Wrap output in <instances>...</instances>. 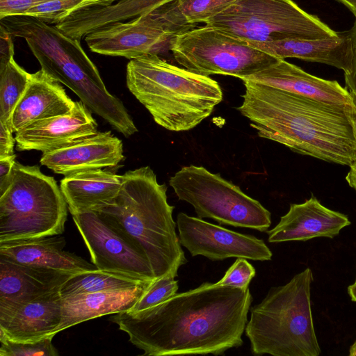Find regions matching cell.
<instances>
[{"mask_svg":"<svg viewBox=\"0 0 356 356\" xmlns=\"http://www.w3.org/2000/svg\"><path fill=\"white\" fill-rule=\"evenodd\" d=\"M252 297L204 282L146 309L115 314L112 321L143 355H224L241 347Z\"/></svg>","mask_w":356,"mask_h":356,"instance_id":"1","label":"cell"},{"mask_svg":"<svg viewBox=\"0 0 356 356\" xmlns=\"http://www.w3.org/2000/svg\"><path fill=\"white\" fill-rule=\"evenodd\" d=\"M242 81L245 91L237 110L250 120L259 137L327 162L348 166L356 162L352 107Z\"/></svg>","mask_w":356,"mask_h":356,"instance_id":"2","label":"cell"},{"mask_svg":"<svg viewBox=\"0 0 356 356\" xmlns=\"http://www.w3.org/2000/svg\"><path fill=\"white\" fill-rule=\"evenodd\" d=\"M120 192L113 202L98 212L109 225L147 259L155 278L177 277L187 263L167 200V186L160 184L149 167L122 175Z\"/></svg>","mask_w":356,"mask_h":356,"instance_id":"3","label":"cell"},{"mask_svg":"<svg viewBox=\"0 0 356 356\" xmlns=\"http://www.w3.org/2000/svg\"><path fill=\"white\" fill-rule=\"evenodd\" d=\"M0 21L13 37L26 40L41 70L72 90L92 113L127 138L138 131L123 103L106 89L79 40L31 16H10Z\"/></svg>","mask_w":356,"mask_h":356,"instance_id":"4","label":"cell"},{"mask_svg":"<svg viewBox=\"0 0 356 356\" xmlns=\"http://www.w3.org/2000/svg\"><path fill=\"white\" fill-rule=\"evenodd\" d=\"M127 86L159 125L188 131L209 117L222 100L218 83L168 63L157 54L131 59Z\"/></svg>","mask_w":356,"mask_h":356,"instance_id":"5","label":"cell"},{"mask_svg":"<svg viewBox=\"0 0 356 356\" xmlns=\"http://www.w3.org/2000/svg\"><path fill=\"white\" fill-rule=\"evenodd\" d=\"M309 268L284 285L272 287L250 309L245 333L254 355L318 356L321 350L314 330Z\"/></svg>","mask_w":356,"mask_h":356,"instance_id":"6","label":"cell"},{"mask_svg":"<svg viewBox=\"0 0 356 356\" xmlns=\"http://www.w3.org/2000/svg\"><path fill=\"white\" fill-rule=\"evenodd\" d=\"M67 208L53 177L16 161L10 184L0 195V242L63 234Z\"/></svg>","mask_w":356,"mask_h":356,"instance_id":"7","label":"cell"},{"mask_svg":"<svg viewBox=\"0 0 356 356\" xmlns=\"http://www.w3.org/2000/svg\"><path fill=\"white\" fill-rule=\"evenodd\" d=\"M204 23L245 41L322 39L339 35L292 0H235Z\"/></svg>","mask_w":356,"mask_h":356,"instance_id":"8","label":"cell"},{"mask_svg":"<svg viewBox=\"0 0 356 356\" xmlns=\"http://www.w3.org/2000/svg\"><path fill=\"white\" fill-rule=\"evenodd\" d=\"M169 184L180 200L193 207L200 218L262 232L271 225L270 211L259 201L202 166L183 167L170 178Z\"/></svg>","mask_w":356,"mask_h":356,"instance_id":"9","label":"cell"},{"mask_svg":"<svg viewBox=\"0 0 356 356\" xmlns=\"http://www.w3.org/2000/svg\"><path fill=\"white\" fill-rule=\"evenodd\" d=\"M169 49L184 68L204 76L222 74L241 79L280 60L207 25L175 35Z\"/></svg>","mask_w":356,"mask_h":356,"instance_id":"10","label":"cell"},{"mask_svg":"<svg viewBox=\"0 0 356 356\" xmlns=\"http://www.w3.org/2000/svg\"><path fill=\"white\" fill-rule=\"evenodd\" d=\"M72 216L90 254L92 262L99 270L144 281L156 279L145 257L98 212Z\"/></svg>","mask_w":356,"mask_h":356,"instance_id":"11","label":"cell"},{"mask_svg":"<svg viewBox=\"0 0 356 356\" xmlns=\"http://www.w3.org/2000/svg\"><path fill=\"white\" fill-rule=\"evenodd\" d=\"M176 224L181 245L193 257L201 255L212 261L230 257L260 261L272 259L270 248L254 236L236 232L183 212L177 214Z\"/></svg>","mask_w":356,"mask_h":356,"instance_id":"12","label":"cell"},{"mask_svg":"<svg viewBox=\"0 0 356 356\" xmlns=\"http://www.w3.org/2000/svg\"><path fill=\"white\" fill-rule=\"evenodd\" d=\"M175 35L152 12L129 22L109 24L87 34L86 42L95 53L129 59L159 54Z\"/></svg>","mask_w":356,"mask_h":356,"instance_id":"13","label":"cell"},{"mask_svg":"<svg viewBox=\"0 0 356 356\" xmlns=\"http://www.w3.org/2000/svg\"><path fill=\"white\" fill-rule=\"evenodd\" d=\"M98 133L91 111L80 100L65 114L35 121L15 132L19 151L56 150Z\"/></svg>","mask_w":356,"mask_h":356,"instance_id":"14","label":"cell"},{"mask_svg":"<svg viewBox=\"0 0 356 356\" xmlns=\"http://www.w3.org/2000/svg\"><path fill=\"white\" fill-rule=\"evenodd\" d=\"M124 156L123 144L111 131L99 132L72 145L43 153L40 163L65 176L117 166Z\"/></svg>","mask_w":356,"mask_h":356,"instance_id":"15","label":"cell"},{"mask_svg":"<svg viewBox=\"0 0 356 356\" xmlns=\"http://www.w3.org/2000/svg\"><path fill=\"white\" fill-rule=\"evenodd\" d=\"M347 216L323 206L314 196L301 204H291L277 225L266 231L269 243L332 238L350 225Z\"/></svg>","mask_w":356,"mask_h":356,"instance_id":"16","label":"cell"},{"mask_svg":"<svg viewBox=\"0 0 356 356\" xmlns=\"http://www.w3.org/2000/svg\"><path fill=\"white\" fill-rule=\"evenodd\" d=\"M62 319L60 291L19 304L0 313V337L33 342L55 336Z\"/></svg>","mask_w":356,"mask_h":356,"instance_id":"17","label":"cell"},{"mask_svg":"<svg viewBox=\"0 0 356 356\" xmlns=\"http://www.w3.org/2000/svg\"><path fill=\"white\" fill-rule=\"evenodd\" d=\"M72 275L20 264L0 257V313L60 291Z\"/></svg>","mask_w":356,"mask_h":356,"instance_id":"18","label":"cell"},{"mask_svg":"<svg viewBox=\"0 0 356 356\" xmlns=\"http://www.w3.org/2000/svg\"><path fill=\"white\" fill-rule=\"evenodd\" d=\"M302 95L324 103L352 107L350 92L337 81L312 75L280 59L273 65L241 79Z\"/></svg>","mask_w":356,"mask_h":356,"instance_id":"19","label":"cell"},{"mask_svg":"<svg viewBox=\"0 0 356 356\" xmlns=\"http://www.w3.org/2000/svg\"><path fill=\"white\" fill-rule=\"evenodd\" d=\"M65 238L55 235L0 242V257L11 261L76 274L95 270L96 266L65 251Z\"/></svg>","mask_w":356,"mask_h":356,"instance_id":"20","label":"cell"},{"mask_svg":"<svg viewBox=\"0 0 356 356\" xmlns=\"http://www.w3.org/2000/svg\"><path fill=\"white\" fill-rule=\"evenodd\" d=\"M74 104L60 83L40 69L31 74L28 86L13 111V131L35 121L69 113Z\"/></svg>","mask_w":356,"mask_h":356,"instance_id":"21","label":"cell"},{"mask_svg":"<svg viewBox=\"0 0 356 356\" xmlns=\"http://www.w3.org/2000/svg\"><path fill=\"white\" fill-rule=\"evenodd\" d=\"M245 42L280 59L296 58L324 63L342 70L344 74H348L352 67L353 49L349 33H339L337 37L322 39Z\"/></svg>","mask_w":356,"mask_h":356,"instance_id":"22","label":"cell"},{"mask_svg":"<svg viewBox=\"0 0 356 356\" xmlns=\"http://www.w3.org/2000/svg\"><path fill=\"white\" fill-rule=\"evenodd\" d=\"M122 183V175L97 169L65 176L60 188L70 213L74 214L99 211L111 204Z\"/></svg>","mask_w":356,"mask_h":356,"instance_id":"23","label":"cell"},{"mask_svg":"<svg viewBox=\"0 0 356 356\" xmlns=\"http://www.w3.org/2000/svg\"><path fill=\"white\" fill-rule=\"evenodd\" d=\"M152 282L127 289L62 297V319L56 334L90 319L131 309Z\"/></svg>","mask_w":356,"mask_h":356,"instance_id":"24","label":"cell"},{"mask_svg":"<svg viewBox=\"0 0 356 356\" xmlns=\"http://www.w3.org/2000/svg\"><path fill=\"white\" fill-rule=\"evenodd\" d=\"M235 0H172L151 11L174 35L194 29L221 13Z\"/></svg>","mask_w":356,"mask_h":356,"instance_id":"25","label":"cell"},{"mask_svg":"<svg viewBox=\"0 0 356 356\" xmlns=\"http://www.w3.org/2000/svg\"><path fill=\"white\" fill-rule=\"evenodd\" d=\"M144 281L113 272L95 270L72 275L60 287L61 297L80 293L130 289Z\"/></svg>","mask_w":356,"mask_h":356,"instance_id":"26","label":"cell"},{"mask_svg":"<svg viewBox=\"0 0 356 356\" xmlns=\"http://www.w3.org/2000/svg\"><path fill=\"white\" fill-rule=\"evenodd\" d=\"M30 76L31 74L14 58L0 67V122L11 128L13 111L28 86Z\"/></svg>","mask_w":356,"mask_h":356,"instance_id":"27","label":"cell"},{"mask_svg":"<svg viewBox=\"0 0 356 356\" xmlns=\"http://www.w3.org/2000/svg\"><path fill=\"white\" fill-rule=\"evenodd\" d=\"M117 0H53L29 10L24 15L36 17L49 24H56L72 11L84 6L107 4Z\"/></svg>","mask_w":356,"mask_h":356,"instance_id":"28","label":"cell"},{"mask_svg":"<svg viewBox=\"0 0 356 356\" xmlns=\"http://www.w3.org/2000/svg\"><path fill=\"white\" fill-rule=\"evenodd\" d=\"M54 336L33 342H17L0 337L1 356H57L58 353L52 343Z\"/></svg>","mask_w":356,"mask_h":356,"instance_id":"29","label":"cell"},{"mask_svg":"<svg viewBox=\"0 0 356 356\" xmlns=\"http://www.w3.org/2000/svg\"><path fill=\"white\" fill-rule=\"evenodd\" d=\"M177 290L178 282L172 276L156 278L129 311L136 312L154 306L173 296Z\"/></svg>","mask_w":356,"mask_h":356,"instance_id":"30","label":"cell"},{"mask_svg":"<svg viewBox=\"0 0 356 356\" xmlns=\"http://www.w3.org/2000/svg\"><path fill=\"white\" fill-rule=\"evenodd\" d=\"M255 269L245 258H236L217 284L246 289L255 276Z\"/></svg>","mask_w":356,"mask_h":356,"instance_id":"31","label":"cell"},{"mask_svg":"<svg viewBox=\"0 0 356 356\" xmlns=\"http://www.w3.org/2000/svg\"><path fill=\"white\" fill-rule=\"evenodd\" d=\"M53 0H0V19L24 15L29 10Z\"/></svg>","mask_w":356,"mask_h":356,"instance_id":"32","label":"cell"},{"mask_svg":"<svg viewBox=\"0 0 356 356\" xmlns=\"http://www.w3.org/2000/svg\"><path fill=\"white\" fill-rule=\"evenodd\" d=\"M12 34L1 24L0 25V67L10 62L14 56Z\"/></svg>","mask_w":356,"mask_h":356,"instance_id":"33","label":"cell"},{"mask_svg":"<svg viewBox=\"0 0 356 356\" xmlns=\"http://www.w3.org/2000/svg\"><path fill=\"white\" fill-rule=\"evenodd\" d=\"M15 154L0 158V195L3 194L10 184L15 163Z\"/></svg>","mask_w":356,"mask_h":356,"instance_id":"34","label":"cell"},{"mask_svg":"<svg viewBox=\"0 0 356 356\" xmlns=\"http://www.w3.org/2000/svg\"><path fill=\"white\" fill-rule=\"evenodd\" d=\"M13 133L11 127L0 122V158L14 154L15 139L13 136Z\"/></svg>","mask_w":356,"mask_h":356,"instance_id":"35","label":"cell"},{"mask_svg":"<svg viewBox=\"0 0 356 356\" xmlns=\"http://www.w3.org/2000/svg\"><path fill=\"white\" fill-rule=\"evenodd\" d=\"M351 39L353 62L350 71L344 74L346 88L349 92L356 91V20L353 29L348 33Z\"/></svg>","mask_w":356,"mask_h":356,"instance_id":"36","label":"cell"},{"mask_svg":"<svg viewBox=\"0 0 356 356\" xmlns=\"http://www.w3.org/2000/svg\"><path fill=\"white\" fill-rule=\"evenodd\" d=\"M346 179L349 186L356 191V162L350 166Z\"/></svg>","mask_w":356,"mask_h":356,"instance_id":"37","label":"cell"},{"mask_svg":"<svg viewBox=\"0 0 356 356\" xmlns=\"http://www.w3.org/2000/svg\"><path fill=\"white\" fill-rule=\"evenodd\" d=\"M346 6L354 15L356 20V0H338Z\"/></svg>","mask_w":356,"mask_h":356,"instance_id":"38","label":"cell"},{"mask_svg":"<svg viewBox=\"0 0 356 356\" xmlns=\"http://www.w3.org/2000/svg\"><path fill=\"white\" fill-rule=\"evenodd\" d=\"M350 94L352 100L353 120L356 128V91L350 92Z\"/></svg>","mask_w":356,"mask_h":356,"instance_id":"39","label":"cell"},{"mask_svg":"<svg viewBox=\"0 0 356 356\" xmlns=\"http://www.w3.org/2000/svg\"><path fill=\"white\" fill-rule=\"evenodd\" d=\"M348 293L352 301L356 302V284H353L348 287Z\"/></svg>","mask_w":356,"mask_h":356,"instance_id":"40","label":"cell"},{"mask_svg":"<svg viewBox=\"0 0 356 356\" xmlns=\"http://www.w3.org/2000/svg\"><path fill=\"white\" fill-rule=\"evenodd\" d=\"M172 0H149L152 10L159 7L160 6Z\"/></svg>","mask_w":356,"mask_h":356,"instance_id":"41","label":"cell"},{"mask_svg":"<svg viewBox=\"0 0 356 356\" xmlns=\"http://www.w3.org/2000/svg\"><path fill=\"white\" fill-rule=\"evenodd\" d=\"M349 355L350 356H356V340L353 343L349 349Z\"/></svg>","mask_w":356,"mask_h":356,"instance_id":"42","label":"cell"},{"mask_svg":"<svg viewBox=\"0 0 356 356\" xmlns=\"http://www.w3.org/2000/svg\"><path fill=\"white\" fill-rule=\"evenodd\" d=\"M353 284H356V277H355V280Z\"/></svg>","mask_w":356,"mask_h":356,"instance_id":"43","label":"cell"}]
</instances>
